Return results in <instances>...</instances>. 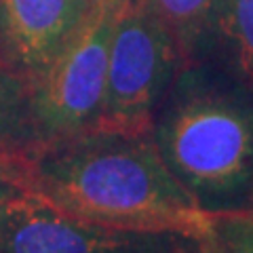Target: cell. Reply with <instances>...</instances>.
<instances>
[{"label": "cell", "instance_id": "1", "mask_svg": "<svg viewBox=\"0 0 253 253\" xmlns=\"http://www.w3.org/2000/svg\"><path fill=\"white\" fill-rule=\"evenodd\" d=\"M28 194L66 215L135 230L203 236L215 217L171 175L152 131L86 129L28 141Z\"/></svg>", "mask_w": 253, "mask_h": 253}, {"label": "cell", "instance_id": "2", "mask_svg": "<svg viewBox=\"0 0 253 253\" xmlns=\"http://www.w3.org/2000/svg\"><path fill=\"white\" fill-rule=\"evenodd\" d=\"M152 137L163 163L207 213L253 203V89L186 66L161 101Z\"/></svg>", "mask_w": 253, "mask_h": 253}, {"label": "cell", "instance_id": "3", "mask_svg": "<svg viewBox=\"0 0 253 253\" xmlns=\"http://www.w3.org/2000/svg\"><path fill=\"white\" fill-rule=\"evenodd\" d=\"M118 4L121 0H106L84 13L57 55L26 81V141H51L95 126L104 104Z\"/></svg>", "mask_w": 253, "mask_h": 253}, {"label": "cell", "instance_id": "4", "mask_svg": "<svg viewBox=\"0 0 253 253\" xmlns=\"http://www.w3.org/2000/svg\"><path fill=\"white\" fill-rule=\"evenodd\" d=\"M179 68L175 42L146 0H121L110 41L104 104L93 129L152 131L154 110Z\"/></svg>", "mask_w": 253, "mask_h": 253}, {"label": "cell", "instance_id": "5", "mask_svg": "<svg viewBox=\"0 0 253 253\" xmlns=\"http://www.w3.org/2000/svg\"><path fill=\"white\" fill-rule=\"evenodd\" d=\"M205 234L78 219L23 194L0 217V253H203Z\"/></svg>", "mask_w": 253, "mask_h": 253}, {"label": "cell", "instance_id": "6", "mask_svg": "<svg viewBox=\"0 0 253 253\" xmlns=\"http://www.w3.org/2000/svg\"><path fill=\"white\" fill-rule=\"evenodd\" d=\"M78 19L74 0H0V42L23 83L57 55Z\"/></svg>", "mask_w": 253, "mask_h": 253}, {"label": "cell", "instance_id": "7", "mask_svg": "<svg viewBox=\"0 0 253 253\" xmlns=\"http://www.w3.org/2000/svg\"><path fill=\"white\" fill-rule=\"evenodd\" d=\"M209 42L221 53L228 74L253 89V0H215Z\"/></svg>", "mask_w": 253, "mask_h": 253}, {"label": "cell", "instance_id": "8", "mask_svg": "<svg viewBox=\"0 0 253 253\" xmlns=\"http://www.w3.org/2000/svg\"><path fill=\"white\" fill-rule=\"evenodd\" d=\"M146 2L175 42L181 68L192 66L209 44L215 0H146Z\"/></svg>", "mask_w": 253, "mask_h": 253}, {"label": "cell", "instance_id": "9", "mask_svg": "<svg viewBox=\"0 0 253 253\" xmlns=\"http://www.w3.org/2000/svg\"><path fill=\"white\" fill-rule=\"evenodd\" d=\"M203 253H253V213H217L205 234Z\"/></svg>", "mask_w": 253, "mask_h": 253}, {"label": "cell", "instance_id": "10", "mask_svg": "<svg viewBox=\"0 0 253 253\" xmlns=\"http://www.w3.org/2000/svg\"><path fill=\"white\" fill-rule=\"evenodd\" d=\"M28 194V141H0V217L19 196Z\"/></svg>", "mask_w": 253, "mask_h": 253}, {"label": "cell", "instance_id": "11", "mask_svg": "<svg viewBox=\"0 0 253 253\" xmlns=\"http://www.w3.org/2000/svg\"><path fill=\"white\" fill-rule=\"evenodd\" d=\"M26 83L19 74L0 70V141L23 139Z\"/></svg>", "mask_w": 253, "mask_h": 253}, {"label": "cell", "instance_id": "12", "mask_svg": "<svg viewBox=\"0 0 253 253\" xmlns=\"http://www.w3.org/2000/svg\"><path fill=\"white\" fill-rule=\"evenodd\" d=\"M106 0H74V4H76V11H78V15H83L84 13H89L91 9H95V6H99V4H104Z\"/></svg>", "mask_w": 253, "mask_h": 253}, {"label": "cell", "instance_id": "13", "mask_svg": "<svg viewBox=\"0 0 253 253\" xmlns=\"http://www.w3.org/2000/svg\"><path fill=\"white\" fill-rule=\"evenodd\" d=\"M249 211H251V213H253V203H251V209H249Z\"/></svg>", "mask_w": 253, "mask_h": 253}]
</instances>
